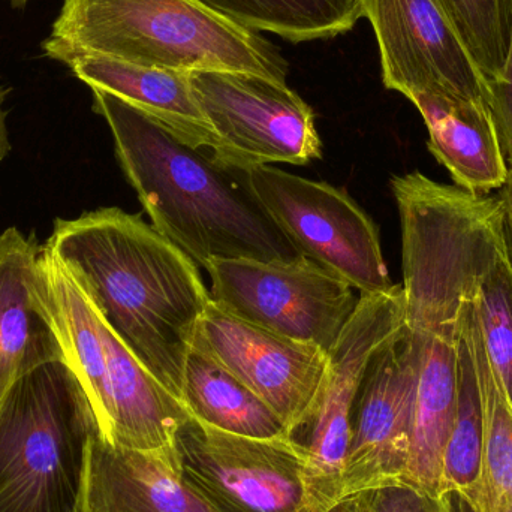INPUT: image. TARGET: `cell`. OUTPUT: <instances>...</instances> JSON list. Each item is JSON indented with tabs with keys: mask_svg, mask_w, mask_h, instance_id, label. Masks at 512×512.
Here are the masks:
<instances>
[{
	"mask_svg": "<svg viewBox=\"0 0 512 512\" xmlns=\"http://www.w3.org/2000/svg\"><path fill=\"white\" fill-rule=\"evenodd\" d=\"M45 249L183 405L186 357L212 300L197 262L141 216L117 207L57 219Z\"/></svg>",
	"mask_w": 512,
	"mask_h": 512,
	"instance_id": "6da1fadb",
	"label": "cell"
},
{
	"mask_svg": "<svg viewBox=\"0 0 512 512\" xmlns=\"http://www.w3.org/2000/svg\"><path fill=\"white\" fill-rule=\"evenodd\" d=\"M92 96L153 227L189 258L204 268L212 259L303 256L256 197L248 170L183 143L111 93L92 89Z\"/></svg>",
	"mask_w": 512,
	"mask_h": 512,
	"instance_id": "7a4b0ae2",
	"label": "cell"
},
{
	"mask_svg": "<svg viewBox=\"0 0 512 512\" xmlns=\"http://www.w3.org/2000/svg\"><path fill=\"white\" fill-rule=\"evenodd\" d=\"M48 59L105 57L168 71H233L286 83L288 63L259 32L200 0H63L41 42Z\"/></svg>",
	"mask_w": 512,
	"mask_h": 512,
	"instance_id": "3957f363",
	"label": "cell"
},
{
	"mask_svg": "<svg viewBox=\"0 0 512 512\" xmlns=\"http://www.w3.org/2000/svg\"><path fill=\"white\" fill-rule=\"evenodd\" d=\"M402 225L406 328L460 339L463 313L510 254L502 195L435 182L423 173L391 180Z\"/></svg>",
	"mask_w": 512,
	"mask_h": 512,
	"instance_id": "277c9868",
	"label": "cell"
},
{
	"mask_svg": "<svg viewBox=\"0 0 512 512\" xmlns=\"http://www.w3.org/2000/svg\"><path fill=\"white\" fill-rule=\"evenodd\" d=\"M96 432L83 385L65 360L18 378L0 397V512H84Z\"/></svg>",
	"mask_w": 512,
	"mask_h": 512,
	"instance_id": "5b68a950",
	"label": "cell"
},
{
	"mask_svg": "<svg viewBox=\"0 0 512 512\" xmlns=\"http://www.w3.org/2000/svg\"><path fill=\"white\" fill-rule=\"evenodd\" d=\"M402 285L360 294L357 309L327 352L324 381L309 426L304 466L306 512H336L351 444L355 400L373 358L405 331Z\"/></svg>",
	"mask_w": 512,
	"mask_h": 512,
	"instance_id": "8992f818",
	"label": "cell"
},
{
	"mask_svg": "<svg viewBox=\"0 0 512 512\" xmlns=\"http://www.w3.org/2000/svg\"><path fill=\"white\" fill-rule=\"evenodd\" d=\"M210 298L222 310L328 352L357 309L354 288L306 256L291 262L212 259Z\"/></svg>",
	"mask_w": 512,
	"mask_h": 512,
	"instance_id": "52a82bcc",
	"label": "cell"
},
{
	"mask_svg": "<svg viewBox=\"0 0 512 512\" xmlns=\"http://www.w3.org/2000/svg\"><path fill=\"white\" fill-rule=\"evenodd\" d=\"M182 481L212 512H306V445L246 438L191 418L177 432Z\"/></svg>",
	"mask_w": 512,
	"mask_h": 512,
	"instance_id": "ba28073f",
	"label": "cell"
},
{
	"mask_svg": "<svg viewBox=\"0 0 512 512\" xmlns=\"http://www.w3.org/2000/svg\"><path fill=\"white\" fill-rule=\"evenodd\" d=\"M248 171L256 197L301 255L360 294L393 288L378 228L348 194L268 165Z\"/></svg>",
	"mask_w": 512,
	"mask_h": 512,
	"instance_id": "9c48e42d",
	"label": "cell"
},
{
	"mask_svg": "<svg viewBox=\"0 0 512 512\" xmlns=\"http://www.w3.org/2000/svg\"><path fill=\"white\" fill-rule=\"evenodd\" d=\"M191 84L221 161L249 170L321 158L315 113L286 83L248 72L206 71L191 74Z\"/></svg>",
	"mask_w": 512,
	"mask_h": 512,
	"instance_id": "30bf717a",
	"label": "cell"
},
{
	"mask_svg": "<svg viewBox=\"0 0 512 512\" xmlns=\"http://www.w3.org/2000/svg\"><path fill=\"white\" fill-rule=\"evenodd\" d=\"M192 345L262 400L289 435L309 426L327 367L324 349L242 321L212 300Z\"/></svg>",
	"mask_w": 512,
	"mask_h": 512,
	"instance_id": "8fae6325",
	"label": "cell"
},
{
	"mask_svg": "<svg viewBox=\"0 0 512 512\" xmlns=\"http://www.w3.org/2000/svg\"><path fill=\"white\" fill-rule=\"evenodd\" d=\"M381 56L382 81L418 93L484 101L486 81L436 0H360Z\"/></svg>",
	"mask_w": 512,
	"mask_h": 512,
	"instance_id": "7c38bea8",
	"label": "cell"
},
{
	"mask_svg": "<svg viewBox=\"0 0 512 512\" xmlns=\"http://www.w3.org/2000/svg\"><path fill=\"white\" fill-rule=\"evenodd\" d=\"M418 340L408 330L378 352L351 420L343 504L357 493L405 484L418 379Z\"/></svg>",
	"mask_w": 512,
	"mask_h": 512,
	"instance_id": "4fadbf2b",
	"label": "cell"
},
{
	"mask_svg": "<svg viewBox=\"0 0 512 512\" xmlns=\"http://www.w3.org/2000/svg\"><path fill=\"white\" fill-rule=\"evenodd\" d=\"M65 360L45 249L17 228L0 234V397L26 373Z\"/></svg>",
	"mask_w": 512,
	"mask_h": 512,
	"instance_id": "5bb4252c",
	"label": "cell"
},
{
	"mask_svg": "<svg viewBox=\"0 0 512 512\" xmlns=\"http://www.w3.org/2000/svg\"><path fill=\"white\" fill-rule=\"evenodd\" d=\"M84 512H212L183 484L180 465L93 435Z\"/></svg>",
	"mask_w": 512,
	"mask_h": 512,
	"instance_id": "9a60e30c",
	"label": "cell"
},
{
	"mask_svg": "<svg viewBox=\"0 0 512 512\" xmlns=\"http://www.w3.org/2000/svg\"><path fill=\"white\" fill-rule=\"evenodd\" d=\"M102 339L113 411V444L179 463L176 438L180 427L192 418L188 409L162 387L104 321Z\"/></svg>",
	"mask_w": 512,
	"mask_h": 512,
	"instance_id": "2e32d148",
	"label": "cell"
},
{
	"mask_svg": "<svg viewBox=\"0 0 512 512\" xmlns=\"http://www.w3.org/2000/svg\"><path fill=\"white\" fill-rule=\"evenodd\" d=\"M408 99L426 123L430 153L457 186L483 195L504 188L510 168L486 99L463 101L427 93Z\"/></svg>",
	"mask_w": 512,
	"mask_h": 512,
	"instance_id": "e0dca14e",
	"label": "cell"
},
{
	"mask_svg": "<svg viewBox=\"0 0 512 512\" xmlns=\"http://www.w3.org/2000/svg\"><path fill=\"white\" fill-rule=\"evenodd\" d=\"M66 66L90 89L123 99L183 143L215 152L216 137L195 98L191 74L105 57H78Z\"/></svg>",
	"mask_w": 512,
	"mask_h": 512,
	"instance_id": "ac0fdd59",
	"label": "cell"
},
{
	"mask_svg": "<svg viewBox=\"0 0 512 512\" xmlns=\"http://www.w3.org/2000/svg\"><path fill=\"white\" fill-rule=\"evenodd\" d=\"M412 334L418 340L420 355L405 484L439 496L442 460L457 411L460 339Z\"/></svg>",
	"mask_w": 512,
	"mask_h": 512,
	"instance_id": "d6986e66",
	"label": "cell"
},
{
	"mask_svg": "<svg viewBox=\"0 0 512 512\" xmlns=\"http://www.w3.org/2000/svg\"><path fill=\"white\" fill-rule=\"evenodd\" d=\"M462 333L474 361L483 406V471L468 498L448 496L456 512H512V412L484 349L474 301L463 313Z\"/></svg>",
	"mask_w": 512,
	"mask_h": 512,
	"instance_id": "ffe728a7",
	"label": "cell"
},
{
	"mask_svg": "<svg viewBox=\"0 0 512 512\" xmlns=\"http://www.w3.org/2000/svg\"><path fill=\"white\" fill-rule=\"evenodd\" d=\"M182 397L192 418L215 429L255 439L292 436L262 400L194 345L186 357Z\"/></svg>",
	"mask_w": 512,
	"mask_h": 512,
	"instance_id": "44dd1931",
	"label": "cell"
},
{
	"mask_svg": "<svg viewBox=\"0 0 512 512\" xmlns=\"http://www.w3.org/2000/svg\"><path fill=\"white\" fill-rule=\"evenodd\" d=\"M255 32L286 41H319L349 32L361 18L360 0H200Z\"/></svg>",
	"mask_w": 512,
	"mask_h": 512,
	"instance_id": "7402d4cb",
	"label": "cell"
},
{
	"mask_svg": "<svg viewBox=\"0 0 512 512\" xmlns=\"http://www.w3.org/2000/svg\"><path fill=\"white\" fill-rule=\"evenodd\" d=\"M484 456V418L474 361L465 337L460 336L459 396L453 429L442 460L439 495L466 499L480 481Z\"/></svg>",
	"mask_w": 512,
	"mask_h": 512,
	"instance_id": "603a6c76",
	"label": "cell"
},
{
	"mask_svg": "<svg viewBox=\"0 0 512 512\" xmlns=\"http://www.w3.org/2000/svg\"><path fill=\"white\" fill-rule=\"evenodd\" d=\"M484 81L504 75L512 50V0H436Z\"/></svg>",
	"mask_w": 512,
	"mask_h": 512,
	"instance_id": "cb8c5ba5",
	"label": "cell"
},
{
	"mask_svg": "<svg viewBox=\"0 0 512 512\" xmlns=\"http://www.w3.org/2000/svg\"><path fill=\"white\" fill-rule=\"evenodd\" d=\"M475 315L490 366L512 412V256L492 268L474 298Z\"/></svg>",
	"mask_w": 512,
	"mask_h": 512,
	"instance_id": "d4e9b609",
	"label": "cell"
},
{
	"mask_svg": "<svg viewBox=\"0 0 512 512\" xmlns=\"http://www.w3.org/2000/svg\"><path fill=\"white\" fill-rule=\"evenodd\" d=\"M340 508L345 512H454L447 495H430L408 484L357 493Z\"/></svg>",
	"mask_w": 512,
	"mask_h": 512,
	"instance_id": "484cf974",
	"label": "cell"
},
{
	"mask_svg": "<svg viewBox=\"0 0 512 512\" xmlns=\"http://www.w3.org/2000/svg\"><path fill=\"white\" fill-rule=\"evenodd\" d=\"M486 101L508 168L512 170V50L504 75L486 83Z\"/></svg>",
	"mask_w": 512,
	"mask_h": 512,
	"instance_id": "4316f807",
	"label": "cell"
},
{
	"mask_svg": "<svg viewBox=\"0 0 512 512\" xmlns=\"http://www.w3.org/2000/svg\"><path fill=\"white\" fill-rule=\"evenodd\" d=\"M11 87L0 86V162L6 158L9 150H11V143H9L8 129H6V113L3 110L6 98L11 93Z\"/></svg>",
	"mask_w": 512,
	"mask_h": 512,
	"instance_id": "83f0119b",
	"label": "cell"
},
{
	"mask_svg": "<svg viewBox=\"0 0 512 512\" xmlns=\"http://www.w3.org/2000/svg\"><path fill=\"white\" fill-rule=\"evenodd\" d=\"M499 194H501L502 198H504L505 207H507L508 233H510V246L512 256V170H510V174H508L507 183H505L504 188L501 189Z\"/></svg>",
	"mask_w": 512,
	"mask_h": 512,
	"instance_id": "f1b7e54d",
	"label": "cell"
},
{
	"mask_svg": "<svg viewBox=\"0 0 512 512\" xmlns=\"http://www.w3.org/2000/svg\"><path fill=\"white\" fill-rule=\"evenodd\" d=\"M9 3H11L12 8L17 9V11H23V9H26L27 3L30 2V0H8Z\"/></svg>",
	"mask_w": 512,
	"mask_h": 512,
	"instance_id": "f546056e",
	"label": "cell"
}]
</instances>
